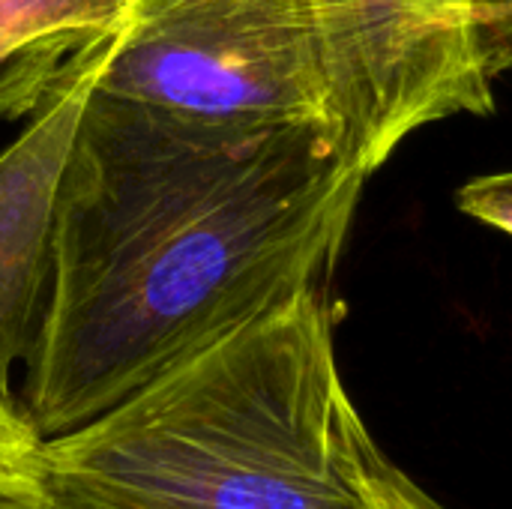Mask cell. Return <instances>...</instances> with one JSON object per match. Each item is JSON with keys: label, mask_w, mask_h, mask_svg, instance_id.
<instances>
[{"label": "cell", "mask_w": 512, "mask_h": 509, "mask_svg": "<svg viewBox=\"0 0 512 509\" xmlns=\"http://www.w3.org/2000/svg\"><path fill=\"white\" fill-rule=\"evenodd\" d=\"M327 126L219 135L93 90L54 219L21 411L42 441L327 288L366 186Z\"/></svg>", "instance_id": "1"}, {"label": "cell", "mask_w": 512, "mask_h": 509, "mask_svg": "<svg viewBox=\"0 0 512 509\" xmlns=\"http://www.w3.org/2000/svg\"><path fill=\"white\" fill-rule=\"evenodd\" d=\"M330 285L258 315L42 441L57 509H369L345 465Z\"/></svg>", "instance_id": "2"}, {"label": "cell", "mask_w": 512, "mask_h": 509, "mask_svg": "<svg viewBox=\"0 0 512 509\" xmlns=\"http://www.w3.org/2000/svg\"><path fill=\"white\" fill-rule=\"evenodd\" d=\"M96 90L219 135L333 132L309 0H126Z\"/></svg>", "instance_id": "3"}, {"label": "cell", "mask_w": 512, "mask_h": 509, "mask_svg": "<svg viewBox=\"0 0 512 509\" xmlns=\"http://www.w3.org/2000/svg\"><path fill=\"white\" fill-rule=\"evenodd\" d=\"M345 156L372 177L414 132L495 108L471 0H309Z\"/></svg>", "instance_id": "4"}, {"label": "cell", "mask_w": 512, "mask_h": 509, "mask_svg": "<svg viewBox=\"0 0 512 509\" xmlns=\"http://www.w3.org/2000/svg\"><path fill=\"white\" fill-rule=\"evenodd\" d=\"M120 27L123 18L69 57L30 123L0 150V393L12 399V375L30 357L48 300L54 219L78 123Z\"/></svg>", "instance_id": "5"}, {"label": "cell", "mask_w": 512, "mask_h": 509, "mask_svg": "<svg viewBox=\"0 0 512 509\" xmlns=\"http://www.w3.org/2000/svg\"><path fill=\"white\" fill-rule=\"evenodd\" d=\"M123 12L126 0H0V120L30 117L69 57Z\"/></svg>", "instance_id": "6"}, {"label": "cell", "mask_w": 512, "mask_h": 509, "mask_svg": "<svg viewBox=\"0 0 512 509\" xmlns=\"http://www.w3.org/2000/svg\"><path fill=\"white\" fill-rule=\"evenodd\" d=\"M345 465L369 509H450L378 447L354 402L345 411Z\"/></svg>", "instance_id": "7"}, {"label": "cell", "mask_w": 512, "mask_h": 509, "mask_svg": "<svg viewBox=\"0 0 512 509\" xmlns=\"http://www.w3.org/2000/svg\"><path fill=\"white\" fill-rule=\"evenodd\" d=\"M456 204L471 219L492 225L512 237V171L483 174V177L468 180L459 189Z\"/></svg>", "instance_id": "8"}, {"label": "cell", "mask_w": 512, "mask_h": 509, "mask_svg": "<svg viewBox=\"0 0 512 509\" xmlns=\"http://www.w3.org/2000/svg\"><path fill=\"white\" fill-rule=\"evenodd\" d=\"M471 18L492 78L512 69V0H471Z\"/></svg>", "instance_id": "9"}, {"label": "cell", "mask_w": 512, "mask_h": 509, "mask_svg": "<svg viewBox=\"0 0 512 509\" xmlns=\"http://www.w3.org/2000/svg\"><path fill=\"white\" fill-rule=\"evenodd\" d=\"M0 509H57L45 492H0Z\"/></svg>", "instance_id": "10"}]
</instances>
